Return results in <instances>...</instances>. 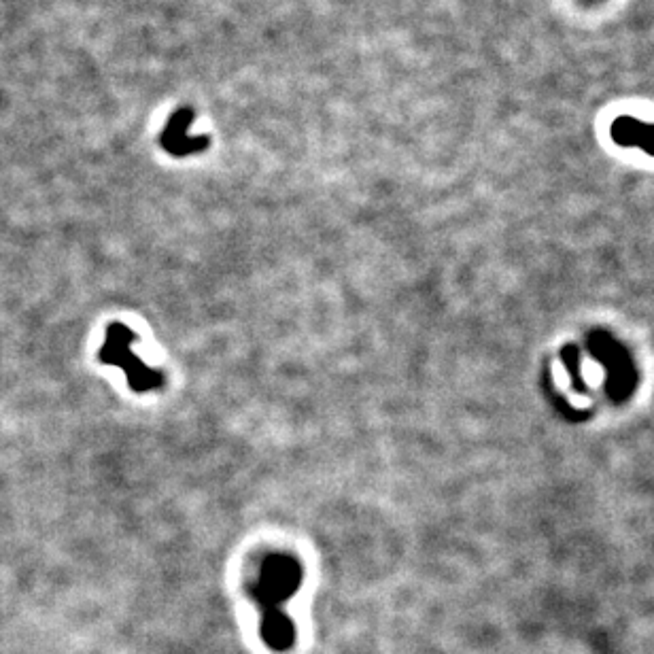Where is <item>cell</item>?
Listing matches in <instances>:
<instances>
[{
	"mask_svg": "<svg viewBox=\"0 0 654 654\" xmlns=\"http://www.w3.org/2000/svg\"><path fill=\"white\" fill-rule=\"evenodd\" d=\"M612 139L623 147H642L654 156V124H642L633 117H618L612 124Z\"/></svg>",
	"mask_w": 654,
	"mask_h": 654,
	"instance_id": "4",
	"label": "cell"
},
{
	"mask_svg": "<svg viewBox=\"0 0 654 654\" xmlns=\"http://www.w3.org/2000/svg\"><path fill=\"white\" fill-rule=\"evenodd\" d=\"M302 584V565L291 555H270L251 587L253 601L262 610V640L268 648L285 652L296 644V625L285 604Z\"/></svg>",
	"mask_w": 654,
	"mask_h": 654,
	"instance_id": "1",
	"label": "cell"
},
{
	"mask_svg": "<svg viewBox=\"0 0 654 654\" xmlns=\"http://www.w3.org/2000/svg\"><path fill=\"white\" fill-rule=\"evenodd\" d=\"M561 357H563V361L567 364V370H570V374H572V378H574V387H576V391H587V387H584V383H582V374L578 372L580 351L574 347V344H567V347L561 351Z\"/></svg>",
	"mask_w": 654,
	"mask_h": 654,
	"instance_id": "5",
	"label": "cell"
},
{
	"mask_svg": "<svg viewBox=\"0 0 654 654\" xmlns=\"http://www.w3.org/2000/svg\"><path fill=\"white\" fill-rule=\"evenodd\" d=\"M134 334L122 323H113L107 332V340L100 349L102 364L117 366L126 372L128 385L136 393H145L160 389L164 385V376L160 370L149 368L145 361L132 351Z\"/></svg>",
	"mask_w": 654,
	"mask_h": 654,
	"instance_id": "2",
	"label": "cell"
},
{
	"mask_svg": "<svg viewBox=\"0 0 654 654\" xmlns=\"http://www.w3.org/2000/svg\"><path fill=\"white\" fill-rule=\"evenodd\" d=\"M589 351L608 370V395L614 404H623L633 395L638 385V372L633 368V359L621 342L608 332H593L589 336Z\"/></svg>",
	"mask_w": 654,
	"mask_h": 654,
	"instance_id": "3",
	"label": "cell"
}]
</instances>
